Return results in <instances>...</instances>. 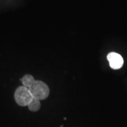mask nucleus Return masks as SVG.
Wrapping results in <instances>:
<instances>
[{"label":"nucleus","instance_id":"f257e3e1","mask_svg":"<svg viewBox=\"0 0 127 127\" xmlns=\"http://www.w3.org/2000/svg\"><path fill=\"white\" fill-rule=\"evenodd\" d=\"M33 98L41 101L45 99L50 94V88L45 82L41 81H35L29 88Z\"/></svg>","mask_w":127,"mask_h":127},{"label":"nucleus","instance_id":"f03ea898","mask_svg":"<svg viewBox=\"0 0 127 127\" xmlns=\"http://www.w3.org/2000/svg\"><path fill=\"white\" fill-rule=\"evenodd\" d=\"M14 98L17 104L21 107H25L28 105L34 98L30 93L29 88L21 86L15 90Z\"/></svg>","mask_w":127,"mask_h":127},{"label":"nucleus","instance_id":"7ed1b4c3","mask_svg":"<svg viewBox=\"0 0 127 127\" xmlns=\"http://www.w3.org/2000/svg\"><path fill=\"white\" fill-rule=\"evenodd\" d=\"M108 61H109L111 68L114 69H118L123 66L124 60L123 57L116 52H111L107 55Z\"/></svg>","mask_w":127,"mask_h":127},{"label":"nucleus","instance_id":"20e7f679","mask_svg":"<svg viewBox=\"0 0 127 127\" xmlns=\"http://www.w3.org/2000/svg\"><path fill=\"white\" fill-rule=\"evenodd\" d=\"M28 108L29 110L31 112H37L41 108L40 101L37 99H35V98H33L31 102L28 104Z\"/></svg>","mask_w":127,"mask_h":127},{"label":"nucleus","instance_id":"39448f33","mask_svg":"<svg viewBox=\"0 0 127 127\" xmlns=\"http://www.w3.org/2000/svg\"><path fill=\"white\" fill-rule=\"evenodd\" d=\"M35 81V80L34 79V78L31 75H29V74H27V75H24L21 79L23 86L27 87L28 88H29L32 85Z\"/></svg>","mask_w":127,"mask_h":127}]
</instances>
